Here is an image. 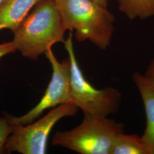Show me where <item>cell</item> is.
Instances as JSON below:
<instances>
[{
  "label": "cell",
  "instance_id": "14",
  "mask_svg": "<svg viewBox=\"0 0 154 154\" xmlns=\"http://www.w3.org/2000/svg\"><path fill=\"white\" fill-rule=\"evenodd\" d=\"M93 1L100 5L102 6L105 8H107L109 0H93Z\"/></svg>",
  "mask_w": 154,
  "mask_h": 154
},
{
  "label": "cell",
  "instance_id": "7",
  "mask_svg": "<svg viewBox=\"0 0 154 154\" xmlns=\"http://www.w3.org/2000/svg\"><path fill=\"white\" fill-rule=\"evenodd\" d=\"M132 79L142 99L146 116V126L141 137L149 154H154V82L139 72H135Z\"/></svg>",
  "mask_w": 154,
  "mask_h": 154
},
{
  "label": "cell",
  "instance_id": "10",
  "mask_svg": "<svg viewBox=\"0 0 154 154\" xmlns=\"http://www.w3.org/2000/svg\"><path fill=\"white\" fill-rule=\"evenodd\" d=\"M119 11L130 20L154 17V0H118Z\"/></svg>",
  "mask_w": 154,
  "mask_h": 154
},
{
  "label": "cell",
  "instance_id": "11",
  "mask_svg": "<svg viewBox=\"0 0 154 154\" xmlns=\"http://www.w3.org/2000/svg\"><path fill=\"white\" fill-rule=\"evenodd\" d=\"M13 116H0V154H5V143L14 129Z\"/></svg>",
  "mask_w": 154,
  "mask_h": 154
},
{
  "label": "cell",
  "instance_id": "2",
  "mask_svg": "<svg viewBox=\"0 0 154 154\" xmlns=\"http://www.w3.org/2000/svg\"><path fill=\"white\" fill-rule=\"evenodd\" d=\"M66 30L74 32L78 42L89 41L106 49L114 32L115 17L93 0H55Z\"/></svg>",
  "mask_w": 154,
  "mask_h": 154
},
{
  "label": "cell",
  "instance_id": "3",
  "mask_svg": "<svg viewBox=\"0 0 154 154\" xmlns=\"http://www.w3.org/2000/svg\"><path fill=\"white\" fill-rule=\"evenodd\" d=\"M123 132V124L108 116H84L74 128L55 132L52 144L81 154H111L116 139Z\"/></svg>",
  "mask_w": 154,
  "mask_h": 154
},
{
  "label": "cell",
  "instance_id": "5",
  "mask_svg": "<svg viewBox=\"0 0 154 154\" xmlns=\"http://www.w3.org/2000/svg\"><path fill=\"white\" fill-rule=\"evenodd\" d=\"M78 109L72 102L59 105L38 120L26 125H15L5 143L6 153L44 154L50 133L61 119L77 114Z\"/></svg>",
  "mask_w": 154,
  "mask_h": 154
},
{
  "label": "cell",
  "instance_id": "8",
  "mask_svg": "<svg viewBox=\"0 0 154 154\" xmlns=\"http://www.w3.org/2000/svg\"><path fill=\"white\" fill-rule=\"evenodd\" d=\"M40 0H4L0 4V31L13 33Z\"/></svg>",
  "mask_w": 154,
  "mask_h": 154
},
{
  "label": "cell",
  "instance_id": "12",
  "mask_svg": "<svg viewBox=\"0 0 154 154\" xmlns=\"http://www.w3.org/2000/svg\"><path fill=\"white\" fill-rule=\"evenodd\" d=\"M14 51H16V49L12 41L0 44V59L5 55L11 54Z\"/></svg>",
  "mask_w": 154,
  "mask_h": 154
},
{
  "label": "cell",
  "instance_id": "4",
  "mask_svg": "<svg viewBox=\"0 0 154 154\" xmlns=\"http://www.w3.org/2000/svg\"><path fill=\"white\" fill-rule=\"evenodd\" d=\"M70 32L64 44L70 61V85L72 102L81 109L84 116H109L116 114L120 108L122 96L116 88L98 89L83 75L77 62Z\"/></svg>",
  "mask_w": 154,
  "mask_h": 154
},
{
  "label": "cell",
  "instance_id": "1",
  "mask_svg": "<svg viewBox=\"0 0 154 154\" xmlns=\"http://www.w3.org/2000/svg\"><path fill=\"white\" fill-rule=\"evenodd\" d=\"M66 31L55 0H40L13 33L12 42L16 51L35 61L53 45L64 43Z\"/></svg>",
  "mask_w": 154,
  "mask_h": 154
},
{
  "label": "cell",
  "instance_id": "15",
  "mask_svg": "<svg viewBox=\"0 0 154 154\" xmlns=\"http://www.w3.org/2000/svg\"><path fill=\"white\" fill-rule=\"evenodd\" d=\"M3 1H4V0H0V4H1Z\"/></svg>",
  "mask_w": 154,
  "mask_h": 154
},
{
  "label": "cell",
  "instance_id": "9",
  "mask_svg": "<svg viewBox=\"0 0 154 154\" xmlns=\"http://www.w3.org/2000/svg\"><path fill=\"white\" fill-rule=\"evenodd\" d=\"M111 154H150L142 137L120 134L116 139Z\"/></svg>",
  "mask_w": 154,
  "mask_h": 154
},
{
  "label": "cell",
  "instance_id": "6",
  "mask_svg": "<svg viewBox=\"0 0 154 154\" xmlns=\"http://www.w3.org/2000/svg\"><path fill=\"white\" fill-rule=\"evenodd\" d=\"M45 54L52 67V75L44 96L35 107L23 116H13L15 125H26L37 120L45 111L72 102L71 64L69 58L60 62L51 48Z\"/></svg>",
  "mask_w": 154,
  "mask_h": 154
},
{
  "label": "cell",
  "instance_id": "13",
  "mask_svg": "<svg viewBox=\"0 0 154 154\" xmlns=\"http://www.w3.org/2000/svg\"><path fill=\"white\" fill-rule=\"evenodd\" d=\"M144 74L154 82V57L149 62V64Z\"/></svg>",
  "mask_w": 154,
  "mask_h": 154
}]
</instances>
